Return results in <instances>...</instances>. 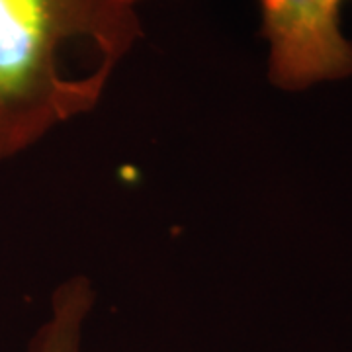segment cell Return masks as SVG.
<instances>
[{
  "label": "cell",
  "mask_w": 352,
  "mask_h": 352,
  "mask_svg": "<svg viewBox=\"0 0 352 352\" xmlns=\"http://www.w3.org/2000/svg\"><path fill=\"white\" fill-rule=\"evenodd\" d=\"M268 78L282 90L352 75V41L340 28L344 0H258Z\"/></svg>",
  "instance_id": "2"
},
{
  "label": "cell",
  "mask_w": 352,
  "mask_h": 352,
  "mask_svg": "<svg viewBox=\"0 0 352 352\" xmlns=\"http://www.w3.org/2000/svg\"><path fill=\"white\" fill-rule=\"evenodd\" d=\"M94 307V289L87 276H73L51 296L50 315L30 340L28 352H80L82 333Z\"/></svg>",
  "instance_id": "3"
},
{
  "label": "cell",
  "mask_w": 352,
  "mask_h": 352,
  "mask_svg": "<svg viewBox=\"0 0 352 352\" xmlns=\"http://www.w3.org/2000/svg\"><path fill=\"white\" fill-rule=\"evenodd\" d=\"M139 0H0V161L92 112L143 38Z\"/></svg>",
  "instance_id": "1"
}]
</instances>
